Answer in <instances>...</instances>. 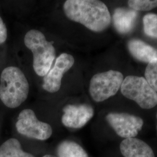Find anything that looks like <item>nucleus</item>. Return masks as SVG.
Segmentation results:
<instances>
[{
	"label": "nucleus",
	"instance_id": "9",
	"mask_svg": "<svg viewBox=\"0 0 157 157\" xmlns=\"http://www.w3.org/2000/svg\"><path fill=\"white\" fill-rule=\"evenodd\" d=\"M61 121L65 127L72 129L83 128L93 117L94 111L89 104H69L63 108Z\"/></svg>",
	"mask_w": 157,
	"mask_h": 157
},
{
	"label": "nucleus",
	"instance_id": "11",
	"mask_svg": "<svg viewBox=\"0 0 157 157\" xmlns=\"http://www.w3.org/2000/svg\"><path fill=\"white\" fill-rule=\"evenodd\" d=\"M137 15V11L131 8L115 9L113 15L115 28L119 33H128L135 26Z\"/></svg>",
	"mask_w": 157,
	"mask_h": 157
},
{
	"label": "nucleus",
	"instance_id": "18",
	"mask_svg": "<svg viewBox=\"0 0 157 157\" xmlns=\"http://www.w3.org/2000/svg\"><path fill=\"white\" fill-rule=\"evenodd\" d=\"M7 39V29L2 19L0 17V44L4 43Z\"/></svg>",
	"mask_w": 157,
	"mask_h": 157
},
{
	"label": "nucleus",
	"instance_id": "1",
	"mask_svg": "<svg viewBox=\"0 0 157 157\" xmlns=\"http://www.w3.org/2000/svg\"><path fill=\"white\" fill-rule=\"evenodd\" d=\"M68 19L83 25L94 32L108 28L111 17L107 6L97 0H67L63 6Z\"/></svg>",
	"mask_w": 157,
	"mask_h": 157
},
{
	"label": "nucleus",
	"instance_id": "15",
	"mask_svg": "<svg viewBox=\"0 0 157 157\" xmlns=\"http://www.w3.org/2000/svg\"><path fill=\"white\" fill-rule=\"evenodd\" d=\"M144 31L147 36L157 39V14L148 13L143 17Z\"/></svg>",
	"mask_w": 157,
	"mask_h": 157
},
{
	"label": "nucleus",
	"instance_id": "17",
	"mask_svg": "<svg viewBox=\"0 0 157 157\" xmlns=\"http://www.w3.org/2000/svg\"><path fill=\"white\" fill-rule=\"evenodd\" d=\"M128 5L136 11H148L157 7V0H130Z\"/></svg>",
	"mask_w": 157,
	"mask_h": 157
},
{
	"label": "nucleus",
	"instance_id": "16",
	"mask_svg": "<svg viewBox=\"0 0 157 157\" xmlns=\"http://www.w3.org/2000/svg\"><path fill=\"white\" fill-rule=\"evenodd\" d=\"M145 78L157 93V58L148 63L145 71Z\"/></svg>",
	"mask_w": 157,
	"mask_h": 157
},
{
	"label": "nucleus",
	"instance_id": "6",
	"mask_svg": "<svg viewBox=\"0 0 157 157\" xmlns=\"http://www.w3.org/2000/svg\"><path fill=\"white\" fill-rule=\"evenodd\" d=\"M15 126L19 134L38 140H46L52 134L50 124L39 121L30 109H25L20 112Z\"/></svg>",
	"mask_w": 157,
	"mask_h": 157
},
{
	"label": "nucleus",
	"instance_id": "5",
	"mask_svg": "<svg viewBox=\"0 0 157 157\" xmlns=\"http://www.w3.org/2000/svg\"><path fill=\"white\" fill-rule=\"evenodd\" d=\"M123 81L122 73L117 71L97 73L90 80V95L95 102L105 101L117 93Z\"/></svg>",
	"mask_w": 157,
	"mask_h": 157
},
{
	"label": "nucleus",
	"instance_id": "8",
	"mask_svg": "<svg viewBox=\"0 0 157 157\" xmlns=\"http://www.w3.org/2000/svg\"><path fill=\"white\" fill-rule=\"evenodd\" d=\"M75 59L72 55L65 52L60 54L48 73L44 76L43 88L51 93L58 91L61 87L63 75L73 67Z\"/></svg>",
	"mask_w": 157,
	"mask_h": 157
},
{
	"label": "nucleus",
	"instance_id": "2",
	"mask_svg": "<svg viewBox=\"0 0 157 157\" xmlns=\"http://www.w3.org/2000/svg\"><path fill=\"white\" fill-rule=\"evenodd\" d=\"M29 84L22 71L16 67L2 71L0 78V99L6 107L16 108L26 100Z\"/></svg>",
	"mask_w": 157,
	"mask_h": 157
},
{
	"label": "nucleus",
	"instance_id": "12",
	"mask_svg": "<svg viewBox=\"0 0 157 157\" xmlns=\"http://www.w3.org/2000/svg\"><path fill=\"white\" fill-rule=\"evenodd\" d=\"M128 46L132 56L141 62L148 63L157 58V50L140 40H131Z\"/></svg>",
	"mask_w": 157,
	"mask_h": 157
},
{
	"label": "nucleus",
	"instance_id": "14",
	"mask_svg": "<svg viewBox=\"0 0 157 157\" xmlns=\"http://www.w3.org/2000/svg\"><path fill=\"white\" fill-rule=\"evenodd\" d=\"M0 157H35L30 153L24 151L19 140L11 138L0 146Z\"/></svg>",
	"mask_w": 157,
	"mask_h": 157
},
{
	"label": "nucleus",
	"instance_id": "10",
	"mask_svg": "<svg viewBox=\"0 0 157 157\" xmlns=\"http://www.w3.org/2000/svg\"><path fill=\"white\" fill-rule=\"evenodd\" d=\"M120 150L124 157H155L150 146L135 137L124 139L121 143Z\"/></svg>",
	"mask_w": 157,
	"mask_h": 157
},
{
	"label": "nucleus",
	"instance_id": "4",
	"mask_svg": "<svg viewBox=\"0 0 157 157\" xmlns=\"http://www.w3.org/2000/svg\"><path fill=\"white\" fill-rule=\"evenodd\" d=\"M121 91L125 97L135 101L141 108L148 109L157 105V93L143 77H126Z\"/></svg>",
	"mask_w": 157,
	"mask_h": 157
},
{
	"label": "nucleus",
	"instance_id": "3",
	"mask_svg": "<svg viewBox=\"0 0 157 157\" xmlns=\"http://www.w3.org/2000/svg\"><path fill=\"white\" fill-rule=\"evenodd\" d=\"M24 43L33 53L34 72L38 76L44 77L50 71L56 56L53 42L48 41L41 32L32 29L25 34Z\"/></svg>",
	"mask_w": 157,
	"mask_h": 157
},
{
	"label": "nucleus",
	"instance_id": "20",
	"mask_svg": "<svg viewBox=\"0 0 157 157\" xmlns=\"http://www.w3.org/2000/svg\"></svg>",
	"mask_w": 157,
	"mask_h": 157
},
{
	"label": "nucleus",
	"instance_id": "7",
	"mask_svg": "<svg viewBox=\"0 0 157 157\" xmlns=\"http://www.w3.org/2000/svg\"><path fill=\"white\" fill-rule=\"evenodd\" d=\"M106 120L116 133L124 139L135 137L144 124L141 118L126 113H109Z\"/></svg>",
	"mask_w": 157,
	"mask_h": 157
},
{
	"label": "nucleus",
	"instance_id": "19",
	"mask_svg": "<svg viewBox=\"0 0 157 157\" xmlns=\"http://www.w3.org/2000/svg\"><path fill=\"white\" fill-rule=\"evenodd\" d=\"M43 157H57L56 156H54V155H45L44 156H43Z\"/></svg>",
	"mask_w": 157,
	"mask_h": 157
},
{
	"label": "nucleus",
	"instance_id": "13",
	"mask_svg": "<svg viewBox=\"0 0 157 157\" xmlns=\"http://www.w3.org/2000/svg\"><path fill=\"white\" fill-rule=\"evenodd\" d=\"M56 154L58 157H89L82 146L71 140L60 143L56 148Z\"/></svg>",
	"mask_w": 157,
	"mask_h": 157
}]
</instances>
